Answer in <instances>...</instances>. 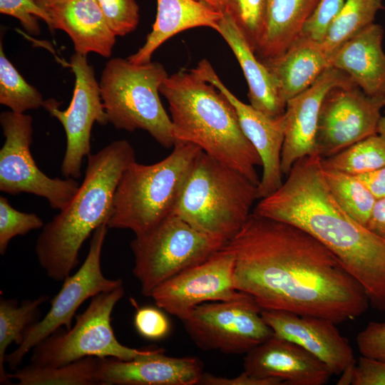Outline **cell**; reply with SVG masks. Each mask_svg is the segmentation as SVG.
I'll use <instances>...</instances> for the list:
<instances>
[{"instance_id": "6da1fadb", "label": "cell", "mask_w": 385, "mask_h": 385, "mask_svg": "<svg viewBox=\"0 0 385 385\" xmlns=\"http://www.w3.org/2000/svg\"><path fill=\"white\" fill-rule=\"evenodd\" d=\"M235 256L234 284L262 309L340 324L370 306L360 283L324 245L292 224L253 212L225 245Z\"/></svg>"}, {"instance_id": "7a4b0ae2", "label": "cell", "mask_w": 385, "mask_h": 385, "mask_svg": "<svg viewBox=\"0 0 385 385\" xmlns=\"http://www.w3.org/2000/svg\"><path fill=\"white\" fill-rule=\"evenodd\" d=\"M252 212L292 224L313 236L360 283L370 305L385 311V239L339 205L317 153L297 160L282 186L260 199Z\"/></svg>"}, {"instance_id": "3957f363", "label": "cell", "mask_w": 385, "mask_h": 385, "mask_svg": "<svg viewBox=\"0 0 385 385\" xmlns=\"http://www.w3.org/2000/svg\"><path fill=\"white\" fill-rule=\"evenodd\" d=\"M135 160L134 148L126 140H115L87 157L84 179L76 194L44 224L36 240V257L49 278L63 281L77 266L84 242L107 224L120 178Z\"/></svg>"}, {"instance_id": "277c9868", "label": "cell", "mask_w": 385, "mask_h": 385, "mask_svg": "<svg viewBox=\"0 0 385 385\" xmlns=\"http://www.w3.org/2000/svg\"><path fill=\"white\" fill-rule=\"evenodd\" d=\"M169 104L174 138L192 143L257 185L261 159L244 134L235 108L212 84L192 71L168 76L160 87Z\"/></svg>"}, {"instance_id": "5b68a950", "label": "cell", "mask_w": 385, "mask_h": 385, "mask_svg": "<svg viewBox=\"0 0 385 385\" xmlns=\"http://www.w3.org/2000/svg\"><path fill=\"white\" fill-rule=\"evenodd\" d=\"M257 199V184L202 150L172 213L227 243L247 222Z\"/></svg>"}, {"instance_id": "8992f818", "label": "cell", "mask_w": 385, "mask_h": 385, "mask_svg": "<svg viewBox=\"0 0 385 385\" xmlns=\"http://www.w3.org/2000/svg\"><path fill=\"white\" fill-rule=\"evenodd\" d=\"M202 150L176 140L171 153L153 164L131 163L117 185L108 228L143 234L173 212L192 165Z\"/></svg>"}, {"instance_id": "52a82bcc", "label": "cell", "mask_w": 385, "mask_h": 385, "mask_svg": "<svg viewBox=\"0 0 385 385\" xmlns=\"http://www.w3.org/2000/svg\"><path fill=\"white\" fill-rule=\"evenodd\" d=\"M168 76L158 62L135 64L121 58L110 59L98 82L108 123L118 130H143L163 147H173L171 119L159 96Z\"/></svg>"}, {"instance_id": "ba28073f", "label": "cell", "mask_w": 385, "mask_h": 385, "mask_svg": "<svg viewBox=\"0 0 385 385\" xmlns=\"http://www.w3.org/2000/svg\"><path fill=\"white\" fill-rule=\"evenodd\" d=\"M124 294L123 284L92 297L84 312L76 316L70 329H59L33 348L31 364L56 366L87 356L129 361L165 351L162 347H128L117 339L111 314Z\"/></svg>"}, {"instance_id": "9c48e42d", "label": "cell", "mask_w": 385, "mask_h": 385, "mask_svg": "<svg viewBox=\"0 0 385 385\" xmlns=\"http://www.w3.org/2000/svg\"><path fill=\"white\" fill-rule=\"evenodd\" d=\"M226 242L207 235L171 213L130 242L133 274L143 295L150 297L160 284L207 260Z\"/></svg>"}, {"instance_id": "30bf717a", "label": "cell", "mask_w": 385, "mask_h": 385, "mask_svg": "<svg viewBox=\"0 0 385 385\" xmlns=\"http://www.w3.org/2000/svg\"><path fill=\"white\" fill-rule=\"evenodd\" d=\"M262 310L255 299L245 293L233 300L201 304L183 323L200 349L242 354L274 334Z\"/></svg>"}, {"instance_id": "8fae6325", "label": "cell", "mask_w": 385, "mask_h": 385, "mask_svg": "<svg viewBox=\"0 0 385 385\" xmlns=\"http://www.w3.org/2000/svg\"><path fill=\"white\" fill-rule=\"evenodd\" d=\"M5 141L0 150V190L10 194L30 193L42 197L51 208L62 210L73 198L79 183L74 179L52 178L37 166L31 153L33 118L12 111L0 115Z\"/></svg>"}, {"instance_id": "7c38bea8", "label": "cell", "mask_w": 385, "mask_h": 385, "mask_svg": "<svg viewBox=\"0 0 385 385\" xmlns=\"http://www.w3.org/2000/svg\"><path fill=\"white\" fill-rule=\"evenodd\" d=\"M108 228L104 223L93 232L83 265L76 273L65 278L44 317L26 331L18 348L6 354V362L12 371L17 369L25 355L42 340L62 326L70 329L77 309L85 301L123 284L121 279L107 278L102 272L101 253Z\"/></svg>"}, {"instance_id": "4fadbf2b", "label": "cell", "mask_w": 385, "mask_h": 385, "mask_svg": "<svg viewBox=\"0 0 385 385\" xmlns=\"http://www.w3.org/2000/svg\"><path fill=\"white\" fill-rule=\"evenodd\" d=\"M69 65L75 75L73 97L67 109L58 108L55 99L46 100L43 108L63 125L66 146L61 165L66 178H79L83 160L91 154V134L93 125L108 123L101 96L99 83L86 56L77 53L70 58Z\"/></svg>"}, {"instance_id": "5bb4252c", "label": "cell", "mask_w": 385, "mask_h": 385, "mask_svg": "<svg viewBox=\"0 0 385 385\" xmlns=\"http://www.w3.org/2000/svg\"><path fill=\"white\" fill-rule=\"evenodd\" d=\"M235 264L234 254L224 246L158 285L150 297L158 307L183 322L201 304L233 300L245 294L235 287Z\"/></svg>"}, {"instance_id": "9a60e30c", "label": "cell", "mask_w": 385, "mask_h": 385, "mask_svg": "<svg viewBox=\"0 0 385 385\" xmlns=\"http://www.w3.org/2000/svg\"><path fill=\"white\" fill-rule=\"evenodd\" d=\"M383 107L384 98L369 96L355 84L330 90L319 112L317 153L325 159L377 133Z\"/></svg>"}, {"instance_id": "2e32d148", "label": "cell", "mask_w": 385, "mask_h": 385, "mask_svg": "<svg viewBox=\"0 0 385 385\" xmlns=\"http://www.w3.org/2000/svg\"><path fill=\"white\" fill-rule=\"evenodd\" d=\"M192 71L216 87L235 108L244 134L262 161V174L258 185L260 200L271 195L283 183L281 155L284 137V114L271 117L242 102L223 84L206 59L200 61Z\"/></svg>"}, {"instance_id": "e0dca14e", "label": "cell", "mask_w": 385, "mask_h": 385, "mask_svg": "<svg viewBox=\"0 0 385 385\" xmlns=\"http://www.w3.org/2000/svg\"><path fill=\"white\" fill-rule=\"evenodd\" d=\"M350 84L354 83L346 73L329 67L309 88L287 101L281 155L283 175H287L297 160L317 153L316 135L322 102L332 88Z\"/></svg>"}, {"instance_id": "ac0fdd59", "label": "cell", "mask_w": 385, "mask_h": 385, "mask_svg": "<svg viewBox=\"0 0 385 385\" xmlns=\"http://www.w3.org/2000/svg\"><path fill=\"white\" fill-rule=\"evenodd\" d=\"M262 316L275 335L306 349L325 364L333 375H341L355 364L348 339L334 322L274 309H262Z\"/></svg>"}, {"instance_id": "d6986e66", "label": "cell", "mask_w": 385, "mask_h": 385, "mask_svg": "<svg viewBox=\"0 0 385 385\" xmlns=\"http://www.w3.org/2000/svg\"><path fill=\"white\" fill-rule=\"evenodd\" d=\"M243 370L287 385H324L333 375L321 360L298 344L274 334L245 354Z\"/></svg>"}, {"instance_id": "ffe728a7", "label": "cell", "mask_w": 385, "mask_h": 385, "mask_svg": "<svg viewBox=\"0 0 385 385\" xmlns=\"http://www.w3.org/2000/svg\"><path fill=\"white\" fill-rule=\"evenodd\" d=\"M204 373L194 356L172 357L165 351L124 361L100 358L99 385H195Z\"/></svg>"}, {"instance_id": "44dd1931", "label": "cell", "mask_w": 385, "mask_h": 385, "mask_svg": "<svg viewBox=\"0 0 385 385\" xmlns=\"http://www.w3.org/2000/svg\"><path fill=\"white\" fill-rule=\"evenodd\" d=\"M43 8L51 17V31L66 32L76 53L111 56L116 36L108 26L96 0H51Z\"/></svg>"}, {"instance_id": "7402d4cb", "label": "cell", "mask_w": 385, "mask_h": 385, "mask_svg": "<svg viewBox=\"0 0 385 385\" xmlns=\"http://www.w3.org/2000/svg\"><path fill=\"white\" fill-rule=\"evenodd\" d=\"M384 30L373 23L345 42L332 56L331 67L352 80L365 94L385 98Z\"/></svg>"}, {"instance_id": "603a6c76", "label": "cell", "mask_w": 385, "mask_h": 385, "mask_svg": "<svg viewBox=\"0 0 385 385\" xmlns=\"http://www.w3.org/2000/svg\"><path fill=\"white\" fill-rule=\"evenodd\" d=\"M233 51L247 80L250 105L271 117L284 114L286 103L264 63L257 58L230 14H224L217 31Z\"/></svg>"}, {"instance_id": "cb8c5ba5", "label": "cell", "mask_w": 385, "mask_h": 385, "mask_svg": "<svg viewBox=\"0 0 385 385\" xmlns=\"http://www.w3.org/2000/svg\"><path fill=\"white\" fill-rule=\"evenodd\" d=\"M322 43L300 36L285 52L262 61L272 73L283 101L309 88L330 66Z\"/></svg>"}, {"instance_id": "d4e9b609", "label": "cell", "mask_w": 385, "mask_h": 385, "mask_svg": "<svg viewBox=\"0 0 385 385\" xmlns=\"http://www.w3.org/2000/svg\"><path fill=\"white\" fill-rule=\"evenodd\" d=\"M223 14L195 0H157V14L151 31L137 52L128 57L135 64L151 61L163 43L185 30L205 26L216 31Z\"/></svg>"}, {"instance_id": "484cf974", "label": "cell", "mask_w": 385, "mask_h": 385, "mask_svg": "<svg viewBox=\"0 0 385 385\" xmlns=\"http://www.w3.org/2000/svg\"><path fill=\"white\" fill-rule=\"evenodd\" d=\"M319 0H267L262 35L255 52L260 60L285 52L302 35Z\"/></svg>"}, {"instance_id": "4316f807", "label": "cell", "mask_w": 385, "mask_h": 385, "mask_svg": "<svg viewBox=\"0 0 385 385\" xmlns=\"http://www.w3.org/2000/svg\"><path fill=\"white\" fill-rule=\"evenodd\" d=\"M100 358L87 356L56 366L30 364L9 374L19 385H96L98 384Z\"/></svg>"}, {"instance_id": "83f0119b", "label": "cell", "mask_w": 385, "mask_h": 385, "mask_svg": "<svg viewBox=\"0 0 385 385\" xmlns=\"http://www.w3.org/2000/svg\"><path fill=\"white\" fill-rule=\"evenodd\" d=\"M48 296L41 295L34 299H25L19 305L16 299H0V383L10 384L11 379L6 371V349L15 342L21 344L26 331L40 317L39 307L48 299Z\"/></svg>"}, {"instance_id": "f1b7e54d", "label": "cell", "mask_w": 385, "mask_h": 385, "mask_svg": "<svg viewBox=\"0 0 385 385\" xmlns=\"http://www.w3.org/2000/svg\"><path fill=\"white\" fill-rule=\"evenodd\" d=\"M382 1H345L322 42L330 58L345 42L374 23Z\"/></svg>"}, {"instance_id": "f546056e", "label": "cell", "mask_w": 385, "mask_h": 385, "mask_svg": "<svg viewBox=\"0 0 385 385\" xmlns=\"http://www.w3.org/2000/svg\"><path fill=\"white\" fill-rule=\"evenodd\" d=\"M323 172L339 205L354 220L366 227L377 200L366 185L358 175L324 167Z\"/></svg>"}, {"instance_id": "4dcf8cb0", "label": "cell", "mask_w": 385, "mask_h": 385, "mask_svg": "<svg viewBox=\"0 0 385 385\" xmlns=\"http://www.w3.org/2000/svg\"><path fill=\"white\" fill-rule=\"evenodd\" d=\"M325 168L360 175L385 167V135H371L344 150L322 159Z\"/></svg>"}, {"instance_id": "1f68e13d", "label": "cell", "mask_w": 385, "mask_h": 385, "mask_svg": "<svg viewBox=\"0 0 385 385\" xmlns=\"http://www.w3.org/2000/svg\"><path fill=\"white\" fill-rule=\"evenodd\" d=\"M0 43V103L16 113H24L29 110L43 107L42 94L26 81L5 56Z\"/></svg>"}, {"instance_id": "d6a6232c", "label": "cell", "mask_w": 385, "mask_h": 385, "mask_svg": "<svg viewBox=\"0 0 385 385\" xmlns=\"http://www.w3.org/2000/svg\"><path fill=\"white\" fill-rule=\"evenodd\" d=\"M227 11L255 52L264 27L267 0H225Z\"/></svg>"}, {"instance_id": "836d02e7", "label": "cell", "mask_w": 385, "mask_h": 385, "mask_svg": "<svg viewBox=\"0 0 385 385\" xmlns=\"http://www.w3.org/2000/svg\"><path fill=\"white\" fill-rule=\"evenodd\" d=\"M44 225L41 218L35 213L23 212L14 208L9 200L0 197V254L4 255L11 240L18 235H25Z\"/></svg>"}, {"instance_id": "e575fe53", "label": "cell", "mask_w": 385, "mask_h": 385, "mask_svg": "<svg viewBox=\"0 0 385 385\" xmlns=\"http://www.w3.org/2000/svg\"><path fill=\"white\" fill-rule=\"evenodd\" d=\"M105 20L117 36L133 31L139 22V7L135 0H96Z\"/></svg>"}, {"instance_id": "d590c367", "label": "cell", "mask_w": 385, "mask_h": 385, "mask_svg": "<svg viewBox=\"0 0 385 385\" xmlns=\"http://www.w3.org/2000/svg\"><path fill=\"white\" fill-rule=\"evenodd\" d=\"M0 13L18 19L24 29L31 35L41 33L38 19L51 31V19L47 11L34 0H0Z\"/></svg>"}, {"instance_id": "8d00e7d4", "label": "cell", "mask_w": 385, "mask_h": 385, "mask_svg": "<svg viewBox=\"0 0 385 385\" xmlns=\"http://www.w3.org/2000/svg\"><path fill=\"white\" fill-rule=\"evenodd\" d=\"M346 0H319L306 21L301 36L322 43Z\"/></svg>"}, {"instance_id": "74e56055", "label": "cell", "mask_w": 385, "mask_h": 385, "mask_svg": "<svg viewBox=\"0 0 385 385\" xmlns=\"http://www.w3.org/2000/svg\"><path fill=\"white\" fill-rule=\"evenodd\" d=\"M134 326L141 337L153 341L166 337L171 327L167 316L157 306L138 308L134 316Z\"/></svg>"}, {"instance_id": "f35d334b", "label": "cell", "mask_w": 385, "mask_h": 385, "mask_svg": "<svg viewBox=\"0 0 385 385\" xmlns=\"http://www.w3.org/2000/svg\"><path fill=\"white\" fill-rule=\"evenodd\" d=\"M356 342L361 356L385 361V322H369Z\"/></svg>"}, {"instance_id": "ab89813d", "label": "cell", "mask_w": 385, "mask_h": 385, "mask_svg": "<svg viewBox=\"0 0 385 385\" xmlns=\"http://www.w3.org/2000/svg\"><path fill=\"white\" fill-rule=\"evenodd\" d=\"M351 384L385 385V361L361 356L352 367Z\"/></svg>"}, {"instance_id": "60d3db41", "label": "cell", "mask_w": 385, "mask_h": 385, "mask_svg": "<svg viewBox=\"0 0 385 385\" xmlns=\"http://www.w3.org/2000/svg\"><path fill=\"white\" fill-rule=\"evenodd\" d=\"M198 384L201 385H281L283 382L278 379H261L253 376L245 371L237 376L227 378L217 376L204 372Z\"/></svg>"}, {"instance_id": "b9f144b4", "label": "cell", "mask_w": 385, "mask_h": 385, "mask_svg": "<svg viewBox=\"0 0 385 385\" xmlns=\"http://www.w3.org/2000/svg\"><path fill=\"white\" fill-rule=\"evenodd\" d=\"M366 227L385 239V197L376 200Z\"/></svg>"}, {"instance_id": "7bdbcfd3", "label": "cell", "mask_w": 385, "mask_h": 385, "mask_svg": "<svg viewBox=\"0 0 385 385\" xmlns=\"http://www.w3.org/2000/svg\"><path fill=\"white\" fill-rule=\"evenodd\" d=\"M358 176L377 199L385 197V167Z\"/></svg>"}, {"instance_id": "ee69618b", "label": "cell", "mask_w": 385, "mask_h": 385, "mask_svg": "<svg viewBox=\"0 0 385 385\" xmlns=\"http://www.w3.org/2000/svg\"><path fill=\"white\" fill-rule=\"evenodd\" d=\"M200 2L210 9L224 14L227 12L225 0H195Z\"/></svg>"}, {"instance_id": "f6af8a7d", "label": "cell", "mask_w": 385, "mask_h": 385, "mask_svg": "<svg viewBox=\"0 0 385 385\" xmlns=\"http://www.w3.org/2000/svg\"><path fill=\"white\" fill-rule=\"evenodd\" d=\"M384 107H385V98H384ZM377 133L385 135V115L381 116L379 121Z\"/></svg>"}, {"instance_id": "bcb514c9", "label": "cell", "mask_w": 385, "mask_h": 385, "mask_svg": "<svg viewBox=\"0 0 385 385\" xmlns=\"http://www.w3.org/2000/svg\"><path fill=\"white\" fill-rule=\"evenodd\" d=\"M38 4L43 7L45 4H46L48 1L51 0H34Z\"/></svg>"}]
</instances>
